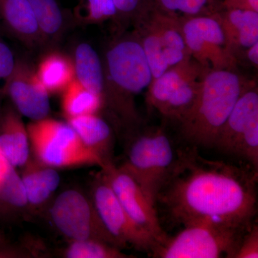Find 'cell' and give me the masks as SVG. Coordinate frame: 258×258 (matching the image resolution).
Wrapping results in <instances>:
<instances>
[{
    "label": "cell",
    "mask_w": 258,
    "mask_h": 258,
    "mask_svg": "<svg viewBox=\"0 0 258 258\" xmlns=\"http://www.w3.org/2000/svg\"><path fill=\"white\" fill-rule=\"evenodd\" d=\"M257 178L250 166L205 159L194 146L177 149L154 205L173 225L210 220L250 227L257 215Z\"/></svg>",
    "instance_id": "obj_1"
},
{
    "label": "cell",
    "mask_w": 258,
    "mask_h": 258,
    "mask_svg": "<svg viewBox=\"0 0 258 258\" xmlns=\"http://www.w3.org/2000/svg\"><path fill=\"white\" fill-rule=\"evenodd\" d=\"M103 106L133 131L142 124L135 98L153 80L152 71L138 37L132 32L116 36L105 53Z\"/></svg>",
    "instance_id": "obj_2"
},
{
    "label": "cell",
    "mask_w": 258,
    "mask_h": 258,
    "mask_svg": "<svg viewBox=\"0 0 258 258\" xmlns=\"http://www.w3.org/2000/svg\"><path fill=\"white\" fill-rule=\"evenodd\" d=\"M250 82L236 71L210 70L192 107L179 123L183 138L194 147L214 148L222 125Z\"/></svg>",
    "instance_id": "obj_3"
},
{
    "label": "cell",
    "mask_w": 258,
    "mask_h": 258,
    "mask_svg": "<svg viewBox=\"0 0 258 258\" xmlns=\"http://www.w3.org/2000/svg\"><path fill=\"white\" fill-rule=\"evenodd\" d=\"M249 228L202 220L184 227L174 237L169 236L149 255L156 258H235Z\"/></svg>",
    "instance_id": "obj_4"
},
{
    "label": "cell",
    "mask_w": 258,
    "mask_h": 258,
    "mask_svg": "<svg viewBox=\"0 0 258 258\" xmlns=\"http://www.w3.org/2000/svg\"><path fill=\"white\" fill-rule=\"evenodd\" d=\"M139 129L128 144L126 160L119 169L132 176L154 204L175 164L177 149L164 128Z\"/></svg>",
    "instance_id": "obj_5"
},
{
    "label": "cell",
    "mask_w": 258,
    "mask_h": 258,
    "mask_svg": "<svg viewBox=\"0 0 258 258\" xmlns=\"http://www.w3.org/2000/svg\"><path fill=\"white\" fill-rule=\"evenodd\" d=\"M132 25L147 57L153 79L169 68L191 58L183 37L181 18L162 13L151 3Z\"/></svg>",
    "instance_id": "obj_6"
},
{
    "label": "cell",
    "mask_w": 258,
    "mask_h": 258,
    "mask_svg": "<svg viewBox=\"0 0 258 258\" xmlns=\"http://www.w3.org/2000/svg\"><path fill=\"white\" fill-rule=\"evenodd\" d=\"M30 146L37 160L53 168L98 166L105 161L83 144L67 123L50 118L32 120L28 125Z\"/></svg>",
    "instance_id": "obj_7"
},
{
    "label": "cell",
    "mask_w": 258,
    "mask_h": 258,
    "mask_svg": "<svg viewBox=\"0 0 258 258\" xmlns=\"http://www.w3.org/2000/svg\"><path fill=\"white\" fill-rule=\"evenodd\" d=\"M209 71L192 57L169 68L148 87V104L164 118L179 123L192 107Z\"/></svg>",
    "instance_id": "obj_8"
},
{
    "label": "cell",
    "mask_w": 258,
    "mask_h": 258,
    "mask_svg": "<svg viewBox=\"0 0 258 258\" xmlns=\"http://www.w3.org/2000/svg\"><path fill=\"white\" fill-rule=\"evenodd\" d=\"M214 148L241 158L258 171V91L255 83L250 82L236 102Z\"/></svg>",
    "instance_id": "obj_9"
},
{
    "label": "cell",
    "mask_w": 258,
    "mask_h": 258,
    "mask_svg": "<svg viewBox=\"0 0 258 258\" xmlns=\"http://www.w3.org/2000/svg\"><path fill=\"white\" fill-rule=\"evenodd\" d=\"M56 227L74 240H96L121 249L106 230L93 201L76 190L61 193L51 208Z\"/></svg>",
    "instance_id": "obj_10"
},
{
    "label": "cell",
    "mask_w": 258,
    "mask_h": 258,
    "mask_svg": "<svg viewBox=\"0 0 258 258\" xmlns=\"http://www.w3.org/2000/svg\"><path fill=\"white\" fill-rule=\"evenodd\" d=\"M185 44L191 57L209 70L237 71L239 62L229 48L215 13L181 18Z\"/></svg>",
    "instance_id": "obj_11"
},
{
    "label": "cell",
    "mask_w": 258,
    "mask_h": 258,
    "mask_svg": "<svg viewBox=\"0 0 258 258\" xmlns=\"http://www.w3.org/2000/svg\"><path fill=\"white\" fill-rule=\"evenodd\" d=\"M92 201L106 230L121 249L129 245L149 254L157 245V240L129 217L103 172L95 185Z\"/></svg>",
    "instance_id": "obj_12"
},
{
    "label": "cell",
    "mask_w": 258,
    "mask_h": 258,
    "mask_svg": "<svg viewBox=\"0 0 258 258\" xmlns=\"http://www.w3.org/2000/svg\"><path fill=\"white\" fill-rule=\"evenodd\" d=\"M112 189L125 211L133 221L157 240L158 244L169 235L161 225L154 204L148 198L135 180L128 174L108 164L103 169Z\"/></svg>",
    "instance_id": "obj_13"
},
{
    "label": "cell",
    "mask_w": 258,
    "mask_h": 258,
    "mask_svg": "<svg viewBox=\"0 0 258 258\" xmlns=\"http://www.w3.org/2000/svg\"><path fill=\"white\" fill-rule=\"evenodd\" d=\"M6 96L20 115L32 120L47 118L50 113V94L37 76L36 69L26 61L16 59Z\"/></svg>",
    "instance_id": "obj_14"
},
{
    "label": "cell",
    "mask_w": 258,
    "mask_h": 258,
    "mask_svg": "<svg viewBox=\"0 0 258 258\" xmlns=\"http://www.w3.org/2000/svg\"><path fill=\"white\" fill-rule=\"evenodd\" d=\"M215 15L221 25L229 48L239 62L242 52L258 42V13L221 10Z\"/></svg>",
    "instance_id": "obj_15"
},
{
    "label": "cell",
    "mask_w": 258,
    "mask_h": 258,
    "mask_svg": "<svg viewBox=\"0 0 258 258\" xmlns=\"http://www.w3.org/2000/svg\"><path fill=\"white\" fill-rule=\"evenodd\" d=\"M28 129L18 111L8 109L0 118V154L15 168L30 159Z\"/></svg>",
    "instance_id": "obj_16"
},
{
    "label": "cell",
    "mask_w": 258,
    "mask_h": 258,
    "mask_svg": "<svg viewBox=\"0 0 258 258\" xmlns=\"http://www.w3.org/2000/svg\"><path fill=\"white\" fill-rule=\"evenodd\" d=\"M0 20L5 28L25 45H42L43 40L28 0H0Z\"/></svg>",
    "instance_id": "obj_17"
},
{
    "label": "cell",
    "mask_w": 258,
    "mask_h": 258,
    "mask_svg": "<svg viewBox=\"0 0 258 258\" xmlns=\"http://www.w3.org/2000/svg\"><path fill=\"white\" fill-rule=\"evenodd\" d=\"M67 121L86 147L100 156L107 166L111 164L113 132L106 120L91 113L68 118Z\"/></svg>",
    "instance_id": "obj_18"
},
{
    "label": "cell",
    "mask_w": 258,
    "mask_h": 258,
    "mask_svg": "<svg viewBox=\"0 0 258 258\" xmlns=\"http://www.w3.org/2000/svg\"><path fill=\"white\" fill-rule=\"evenodd\" d=\"M21 176L28 204L45 203L58 187L60 177L55 168L29 159Z\"/></svg>",
    "instance_id": "obj_19"
},
{
    "label": "cell",
    "mask_w": 258,
    "mask_h": 258,
    "mask_svg": "<svg viewBox=\"0 0 258 258\" xmlns=\"http://www.w3.org/2000/svg\"><path fill=\"white\" fill-rule=\"evenodd\" d=\"M36 72L49 94L62 93L76 79L73 58L56 51L42 57Z\"/></svg>",
    "instance_id": "obj_20"
},
{
    "label": "cell",
    "mask_w": 258,
    "mask_h": 258,
    "mask_svg": "<svg viewBox=\"0 0 258 258\" xmlns=\"http://www.w3.org/2000/svg\"><path fill=\"white\" fill-rule=\"evenodd\" d=\"M73 60L76 79L103 100L104 74L103 62L98 52L89 44L82 42L75 49Z\"/></svg>",
    "instance_id": "obj_21"
},
{
    "label": "cell",
    "mask_w": 258,
    "mask_h": 258,
    "mask_svg": "<svg viewBox=\"0 0 258 258\" xmlns=\"http://www.w3.org/2000/svg\"><path fill=\"white\" fill-rule=\"evenodd\" d=\"M61 93V108L67 119L97 113L103 107L101 97L85 88L76 79Z\"/></svg>",
    "instance_id": "obj_22"
},
{
    "label": "cell",
    "mask_w": 258,
    "mask_h": 258,
    "mask_svg": "<svg viewBox=\"0 0 258 258\" xmlns=\"http://www.w3.org/2000/svg\"><path fill=\"white\" fill-rule=\"evenodd\" d=\"M43 44L58 40L64 28V15L57 0H28Z\"/></svg>",
    "instance_id": "obj_23"
},
{
    "label": "cell",
    "mask_w": 258,
    "mask_h": 258,
    "mask_svg": "<svg viewBox=\"0 0 258 258\" xmlns=\"http://www.w3.org/2000/svg\"><path fill=\"white\" fill-rule=\"evenodd\" d=\"M152 3L159 11L181 18L210 15L220 10L217 0H152Z\"/></svg>",
    "instance_id": "obj_24"
},
{
    "label": "cell",
    "mask_w": 258,
    "mask_h": 258,
    "mask_svg": "<svg viewBox=\"0 0 258 258\" xmlns=\"http://www.w3.org/2000/svg\"><path fill=\"white\" fill-rule=\"evenodd\" d=\"M116 15L113 0H80L74 13L75 20L86 25L113 21Z\"/></svg>",
    "instance_id": "obj_25"
},
{
    "label": "cell",
    "mask_w": 258,
    "mask_h": 258,
    "mask_svg": "<svg viewBox=\"0 0 258 258\" xmlns=\"http://www.w3.org/2000/svg\"><path fill=\"white\" fill-rule=\"evenodd\" d=\"M69 258H127L130 255L120 248L106 242L96 240H74L66 249Z\"/></svg>",
    "instance_id": "obj_26"
},
{
    "label": "cell",
    "mask_w": 258,
    "mask_h": 258,
    "mask_svg": "<svg viewBox=\"0 0 258 258\" xmlns=\"http://www.w3.org/2000/svg\"><path fill=\"white\" fill-rule=\"evenodd\" d=\"M0 202L14 208H23L28 205L21 176L10 166L0 180Z\"/></svg>",
    "instance_id": "obj_27"
},
{
    "label": "cell",
    "mask_w": 258,
    "mask_h": 258,
    "mask_svg": "<svg viewBox=\"0 0 258 258\" xmlns=\"http://www.w3.org/2000/svg\"><path fill=\"white\" fill-rule=\"evenodd\" d=\"M117 15L115 20L118 28V35L123 33L124 28L134 20L152 3V0H113Z\"/></svg>",
    "instance_id": "obj_28"
},
{
    "label": "cell",
    "mask_w": 258,
    "mask_h": 258,
    "mask_svg": "<svg viewBox=\"0 0 258 258\" xmlns=\"http://www.w3.org/2000/svg\"><path fill=\"white\" fill-rule=\"evenodd\" d=\"M15 61L13 51L0 37V100L6 96L8 83L14 70Z\"/></svg>",
    "instance_id": "obj_29"
},
{
    "label": "cell",
    "mask_w": 258,
    "mask_h": 258,
    "mask_svg": "<svg viewBox=\"0 0 258 258\" xmlns=\"http://www.w3.org/2000/svg\"><path fill=\"white\" fill-rule=\"evenodd\" d=\"M258 257V225L252 223L244 234L235 258Z\"/></svg>",
    "instance_id": "obj_30"
},
{
    "label": "cell",
    "mask_w": 258,
    "mask_h": 258,
    "mask_svg": "<svg viewBox=\"0 0 258 258\" xmlns=\"http://www.w3.org/2000/svg\"><path fill=\"white\" fill-rule=\"evenodd\" d=\"M221 10H249L258 13V0H223L220 2Z\"/></svg>",
    "instance_id": "obj_31"
},
{
    "label": "cell",
    "mask_w": 258,
    "mask_h": 258,
    "mask_svg": "<svg viewBox=\"0 0 258 258\" xmlns=\"http://www.w3.org/2000/svg\"><path fill=\"white\" fill-rule=\"evenodd\" d=\"M244 57L246 59L249 64L253 66L254 67L257 68L258 66V42H256L253 45L246 49L241 54L239 57V62L240 58Z\"/></svg>",
    "instance_id": "obj_32"
},
{
    "label": "cell",
    "mask_w": 258,
    "mask_h": 258,
    "mask_svg": "<svg viewBox=\"0 0 258 258\" xmlns=\"http://www.w3.org/2000/svg\"><path fill=\"white\" fill-rule=\"evenodd\" d=\"M11 166L0 154V180L4 176L5 173Z\"/></svg>",
    "instance_id": "obj_33"
}]
</instances>
